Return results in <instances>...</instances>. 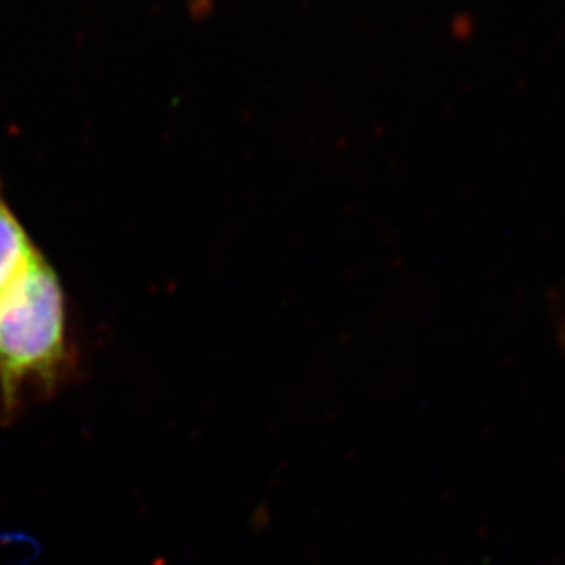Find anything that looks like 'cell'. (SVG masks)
I'll list each match as a JSON object with an SVG mask.
<instances>
[{"label":"cell","mask_w":565,"mask_h":565,"mask_svg":"<svg viewBox=\"0 0 565 565\" xmlns=\"http://www.w3.org/2000/svg\"><path fill=\"white\" fill-rule=\"evenodd\" d=\"M41 255L0 192V289L21 277Z\"/></svg>","instance_id":"cell-2"},{"label":"cell","mask_w":565,"mask_h":565,"mask_svg":"<svg viewBox=\"0 0 565 565\" xmlns=\"http://www.w3.org/2000/svg\"><path fill=\"white\" fill-rule=\"evenodd\" d=\"M203 2H205V0H203Z\"/></svg>","instance_id":"cell-4"},{"label":"cell","mask_w":565,"mask_h":565,"mask_svg":"<svg viewBox=\"0 0 565 565\" xmlns=\"http://www.w3.org/2000/svg\"><path fill=\"white\" fill-rule=\"evenodd\" d=\"M561 339H562V344H564V347H565V319L562 320Z\"/></svg>","instance_id":"cell-3"},{"label":"cell","mask_w":565,"mask_h":565,"mask_svg":"<svg viewBox=\"0 0 565 565\" xmlns=\"http://www.w3.org/2000/svg\"><path fill=\"white\" fill-rule=\"evenodd\" d=\"M75 369L66 299L43 255L0 289V414L13 422L28 401L60 392Z\"/></svg>","instance_id":"cell-1"}]
</instances>
